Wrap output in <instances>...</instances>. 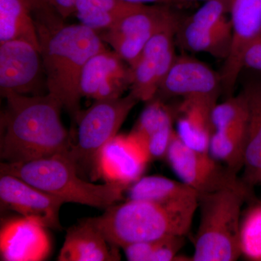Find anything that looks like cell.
Instances as JSON below:
<instances>
[{
  "instance_id": "1",
  "label": "cell",
  "mask_w": 261,
  "mask_h": 261,
  "mask_svg": "<svg viewBox=\"0 0 261 261\" xmlns=\"http://www.w3.org/2000/svg\"><path fill=\"white\" fill-rule=\"evenodd\" d=\"M48 93L56 97L73 121L82 110L81 74L94 55L107 47L98 32L82 24H65L44 0L32 7Z\"/></svg>"
},
{
  "instance_id": "2",
  "label": "cell",
  "mask_w": 261,
  "mask_h": 261,
  "mask_svg": "<svg viewBox=\"0 0 261 261\" xmlns=\"http://www.w3.org/2000/svg\"><path fill=\"white\" fill-rule=\"evenodd\" d=\"M1 117L0 157L21 163L65 153L71 137L61 121V102L49 93L27 95L9 92Z\"/></svg>"
},
{
  "instance_id": "3",
  "label": "cell",
  "mask_w": 261,
  "mask_h": 261,
  "mask_svg": "<svg viewBox=\"0 0 261 261\" xmlns=\"http://www.w3.org/2000/svg\"><path fill=\"white\" fill-rule=\"evenodd\" d=\"M199 199L161 203L128 200L111 205L102 216L91 221L113 245L123 248L129 244L184 236L191 228Z\"/></svg>"
},
{
  "instance_id": "4",
  "label": "cell",
  "mask_w": 261,
  "mask_h": 261,
  "mask_svg": "<svg viewBox=\"0 0 261 261\" xmlns=\"http://www.w3.org/2000/svg\"><path fill=\"white\" fill-rule=\"evenodd\" d=\"M252 190L241 178L235 185L200 194L192 261H235L242 256L243 207L251 198Z\"/></svg>"
},
{
  "instance_id": "5",
  "label": "cell",
  "mask_w": 261,
  "mask_h": 261,
  "mask_svg": "<svg viewBox=\"0 0 261 261\" xmlns=\"http://www.w3.org/2000/svg\"><path fill=\"white\" fill-rule=\"evenodd\" d=\"M1 174L16 176L65 202L108 208L123 198L128 187L106 182L95 185L79 177L76 164L68 152L21 163H2Z\"/></svg>"
},
{
  "instance_id": "6",
  "label": "cell",
  "mask_w": 261,
  "mask_h": 261,
  "mask_svg": "<svg viewBox=\"0 0 261 261\" xmlns=\"http://www.w3.org/2000/svg\"><path fill=\"white\" fill-rule=\"evenodd\" d=\"M140 102L130 93L111 99L94 100L85 111H81L75 123L77 133L68 154L79 169L85 170L97 179L96 163L101 149L118 135L130 111Z\"/></svg>"
},
{
  "instance_id": "7",
  "label": "cell",
  "mask_w": 261,
  "mask_h": 261,
  "mask_svg": "<svg viewBox=\"0 0 261 261\" xmlns=\"http://www.w3.org/2000/svg\"><path fill=\"white\" fill-rule=\"evenodd\" d=\"M179 25L177 14L169 5H139L100 36L132 67L151 38L165 29Z\"/></svg>"
},
{
  "instance_id": "8",
  "label": "cell",
  "mask_w": 261,
  "mask_h": 261,
  "mask_svg": "<svg viewBox=\"0 0 261 261\" xmlns=\"http://www.w3.org/2000/svg\"><path fill=\"white\" fill-rule=\"evenodd\" d=\"M166 159L180 181L200 194L217 191L241 179L238 173L216 161L208 152L187 147L176 130Z\"/></svg>"
},
{
  "instance_id": "9",
  "label": "cell",
  "mask_w": 261,
  "mask_h": 261,
  "mask_svg": "<svg viewBox=\"0 0 261 261\" xmlns=\"http://www.w3.org/2000/svg\"><path fill=\"white\" fill-rule=\"evenodd\" d=\"M231 27L229 53L221 71L222 89L231 96L242 71L247 48L261 32V0H228Z\"/></svg>"
},
{
  "instance_id": "10",
  "label": "cell",
  "mask_w": 261,
  "mask_h": 261,
  "mask_svg": "<svg viewBox=\"0 0 261 261\" xmlns=\"http://www.w3.org/2000/svg\"><path fill=\"white\" fill-rule=\"evenodd\" d=\"M44 66L40 49L23 40L0 43V92L37 95Z\"/></svg>"
},
{
  "instance_id": "11",
  "label": "cell",
  "mask_w": 261,
  "mask_h": 261,
  "mask_svg": "<svg viewBox=\"0 0 261 261\" xmlns=\"http://www.w3.org/2000/svg\"><path fill=\"white\" fill-rule=\"evenodd\" d=\"M221 89V75L208 65L192 57L181 56H176L158 94L216 105Z\"/></svg>"
},
{
  "instance_id": "12",
  "label": "cell",
  "mask_w": 261,
  "mask_h": 261,
  "mask_svg": "<svg viewBox=\"0 0 261 261\" xmlns=\"http://www.w3.org/2000/svg\"><path fill=\"white\" fill-rule=\"evenodd\" d=\"M2 206L14 211L43 226L51 229L61 228L59 212L64 201L39 190L11 174L0 176Z\"/></svg>"
},
{
  "instance_id": "13",
  "label": "cell",
  "mask_w": 261,
  "mask_h": 261,
  "mask_svg": "<svg viewBox=\"0 0 261 261\" xmlns=\"http://www.w3.org/2000/svg\"><path fill=\"white\" fill-rule=\"evenodd\" d=\"M174 34L163 31L153 36L146 44L142 54L132 65L130 93L139 101L148 102L159 92L170 68L176 59Z\"/></svg>"
},
{
  "instance_id": "14",
  "label": "cell",
  "mask_w": 261,
  "mask_h": 261,
  "mask_svg": "<svg viewBox=\"0 0 261 261\" xmlns=\"http://www.w3.org/2000/svg\"><path fill=\"white\" fill-rule=\"evenodd\" d=\"M149 161L145 147L133 134L117 135L98 154L96 176L129 187L142 177Z\"/></svg>"
},
{
  "instance_id": "15",
  "label": "cell",
  "mask_w": 261,
  "mask_h": 261,
  "mask_svg": "<svg viewBox=\"0 0 261 261\" xmlns=\"http://www.w3.org/2000/svg\"><path fill=\"white\" fill-rule=\"evenodd\" d=\"M129 65L114 51L106 49L94 55L81 74V97L94 100L122 97L132 85Z\"/></svg>"
},
{
  "instance_id": "16",
  "label": "cell",
  "mask_w": 261,
  "mask_h": 261,
  "mask_svg": "<svg viewBox=\"0 0 261 261\" xmlns=\"http://www.w3.org/2000/svg\"><path fill=\"white\" fill-rule=\"evenodd\" d=\"M47 228L27 218L10 219L0 232V255L5 261H40L49 255Z\"/></svg>"
},
{
  "instance_id": "17",
  "label": "cell",
  "mask_w": 261,
  "mask_h": 261,
  "mask_svg": "<svg viewBox=\"0 0 261 261\" xmlns=\"http://www.w3.org/2000/svg\"><path fill=\"white\" fill-rule=\"evenodd\" d=\"M118 248L110 243L90 219H87L68 228L58 260H120Z\"/></svg>"
},
{
  "instance_id": "18",
  "label": "cell",
  "mask_w": 261,
  "mask_h": 261,
  "mask_svg": "<svg viewBox=\"0 0 261 261\" xmlns=\"http://www.w3.org/2000/svg\"><path fill=\"white\" fill-rule=\"evenodd\" d=\"M242 92L248 107L246 151L242 179L252 189L261 185V79L248 81Z\"/></svg>"
},
{
  "instance_id": "19",
  "label": "cell",
  "mask_w": 261,
  "mask_h": 261,
  "mask_svg": "<svg viewBox=\"0 0 261 261\" xmlns=\"http://www.w3.org/2000/svg\"><path fill=\"white\" fill-rule=\"evenodd\" d=\"M176 113V133L185 145L201 152H208L214 128L211 111L216 105L196 99H182Z\"/></svg>"
},
{
  "instance_id": "20",
  "label": "cell",
  "mask_w": 261,
  "mask_h": 261,
  "mask_svg": "<svg viewBox=\"0 0 261 261\" xmlns=\"http://www.w3.org/2000/svg\"><path fill=\"white\" fill-rule=\"evenodd\" d=\"M27 41L40 49L29 0H0V43Z\"/></svg>"
},
{
  "instance_id": "21",
  "label": "cell",
  "mask_w": 261,
  "mask_h": 261,
  "mask_svg": "<svg viewBox=\"0 0 261 261\" xmlns=\"http://www.w3.org/2000/svg\"><path fill=\"white\" fill-rule=\"evenodd\" d=\"M129 200L170 203L197 200L200 193L181 181L161 176L141 177L128 187Z\"/></svg>"
},
{
  "instance_id": "22",
  "label": "cell",
  "mask_w": 261,
  "mask_h": 261,
  "mask_svg": "<svg viewBox=\"0 0 261 261\" xmlns=\"http://www.w3.org/2000/svg\"><path fill=\"white\" fill-rule=\"evenodd\" d=\"M185 48L208 53L217 58H227L231 40V23L219 28H205L185 20L177 30Z\"/></svg>"
},
{
  "instance_id": "23",
  "label": "cell",
  "mask_w": 261,
  "mask_h": 261,
  "mask_svg": "<svg viewBox=\"0 0 261 261\" xmlns=\"http://www.w3.org/2000/svg\"><path fill=\"white\" fill-rule=\"evenodd\" d=\"M137 5L121 0H77L74 15L82 25L105 32Z\"/></svg>"
},
{
  "instance_id": "24",
  "label": "cell",
  "mask_w": 261,
  "mask_h": 261,
  "mask_svg": "<svg viewBox=\"0 0 261 261\" xmlns=\"http://www.w3.org/2000/svg\"><path fill=\"white\" fill-rule=\"evenodd\" d=\"M247 126L214 130L208 152L233 172L243 169L247 145Z\"/></svg>"
},
{
  "instance_id": "25",
  "label": "cell",
  "mask_w": 261,
  "mask_h": 261,
  "mask_svg": "<svg viewBox=\"0 0 261 261\" xmlns=\"http://www.w3.org/2000/svg\"><path fill=\"white\" fill-rule=\"evenodd\" d=\"M174 112L161 99L154 98L147 102V106L141 113L133 134L143 145L147 139L161 130L173 126Z\"/></svg>"
},
{
  "instance_id": "26",
  "label": "cell",
  "mask_w": 261,
  "mask_h": 261,
  "mask_svg": "<svg viewBox=\"0 0 261 261\" xmlns=\"http://www.w3.org/2000/svg\"><path fill=\"white\" fill-rule=\"evenodd\" d=\"M211 122L214 130L247 126L248 107L243 92L217 103L211 111Z\"/></svg>"
},
{
  "instance_id": "27",
  "label": "cell",
  "mask_w": 261,
  "mask_h": 261,
  "mask_svg": "<svg viewBox=\"0 0 261 261\" xmlns=\"http://www.w3.org/2000/svg\"><path fill=\"white\" fill-rule=\"evenodd\" d=\"M240 248L247 260L261 261V202L254 203L243 215Z\"/></svg>"
},
{
  "instance_id": "28",
  "label": "cell",
  "mask_w": 261,
  "mask_h": 261,
  "mask_svg": "<svg viewBox=\"0 0 261 261\" xmlns=\"http://www.w3.org/2000/svg\"><path fill=\"white\" fill-rule=\"evenodd\" d=\"M226 13H228V0H207L187 20L198 27L219 28L230 23Z\"/></svg>"
},
{
  "instance_id": "29",
  "label": "cell",
  "mask_w": 261,
  "mask_h": 261,
  "mask_svg": "<svg viewBox=\"0 0 261 261\" xmlns=\"http://www.w3.org/2000/svg\"><path fill=\"white\" fill-rule=\"evenodd\" d=\"M244 65L245 68L261 72V32L247 48Z\"/></svg>"
},
{
  "instance_id": "30",
  "label": "cell",
  "mask_w": 261,
  "mask_h": 261,
  "mask_svg": "<svg viewBox=\"0 0 261 261\" xmlns=\"http://www.w3.org/2000/svg\"><path fill=\"white\" fill-rule=\"evenodd\" d=\"M44 1L53 7L64 19L75 13L77 0H44Z\"/></svg>"
},
{
  "instance_id": "31",
  "label": "cell",
  "mask_w": 261,
  "mask_h": 261,
  "mask_svg": "<svg viewBox=\"0 0 261 261\" xmlns=\"http://www.w3.org/2000/svg\"><path fill=\"white\" fill-rule=\"evenodd\" d=\"M121 1L135 5L154 4L169 5V6L185 3L183 2L180 1V0H121Z\"/></svg>"
},
{
  "instance_id": "32",
  "label": "cell",
  "mask_w": 261,
  "mask_h": 261,
  "mask_svg": "<svg viewBox=\"0 0 261 261\" xmlns=\"http://www.w3.org/2000/svg\"><path fill=\"white\" fill-rule=\"evenodd\" d=\"M32 6H34V5L37 4V3H40L42 0H29Z\"/></svg>"
},
{
  "instance_id": "33",
  "label": "cell",
  "mask_w": 261,
  "mask_h": 261,
  "mask_svg": "<svg viewBox=\"0 0 261 261\" xmlns=\"http://www.w3.org/2000/svg\"><path fill=\"white\" fill-rule=\"evenodd\" d=\"M180 1L183 2V3H187V2L197 1V0H180ZM207 1V0H205Z\"/></svg>"
}]
</instances>
